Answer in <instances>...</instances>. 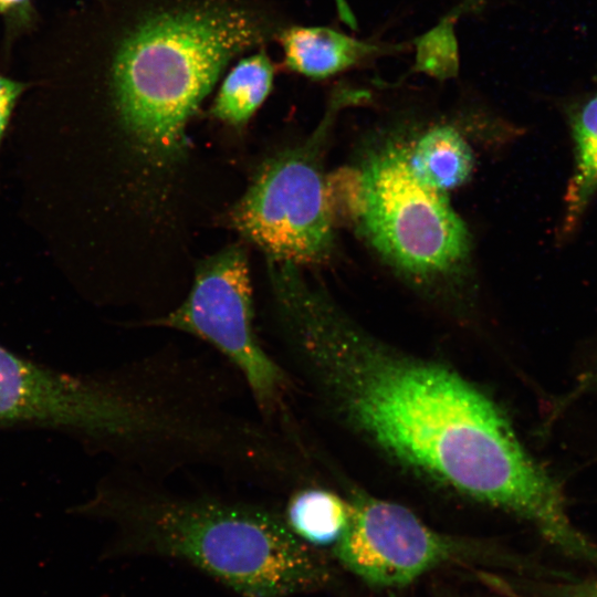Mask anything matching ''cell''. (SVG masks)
Here are the masks:
<instances>
[{"instance_id": "1", "label": "cell", "mask_w": 597, "mask_h": 597, "mask_svg": "<svg viewBox=\"0 0 597 597\" xmlns=\"http://www.w3.org/2000/svg\"><path fill=\"white\" fill-rule=\"evenodd\" d=\"M281 338L322 401L389 457L530 522L569 557L594 556L554 480L502 410L459 374L374 342L326 295L298 303Z\"/></svg>"}, {"instance_id": "2", "label": "cell", "mask_w": 597, "mask_h": 597, "mask_svg": "<svg viewBox=\"0 0 597 597\" xmlns=\"http://www.w3.org/2000/svg\"><path fill=\"white\" fill-rule=\"evenodd\" d=\"M163 482L125 471L81 512L114 525V554L182 561L241 597H290L329 583V566L289 530L281 509Z\"/></svg>"}, {"instance_id": "3", "label": "cell", "mask_w": 597, "mask_h": 597, "mask_svg": "<svg viewBox=\"0 0 597 597\" xmlns=\"http://www.w3.org/2000/svg\"><path fill=\"white\" fill-rule=\"evenodd\" d=\"M245 10L201 3L144 18L121 43L112 67L117 112L142 154L170 164L186 148V124L228 62L264 40Z\"/></svg>"}, {"instance_id": "4", "label": "cell", "mask_w": 597, "mask_h": 597, "mask_svg": "<svg viewBox=\"0 0 597 597\" xmlns=\"http://www.w3.org/2000/svg\"><path fill=\"white\" fill-rule=\"evenodd\" d=\"M366 91H335L312 136L265 161L230 212L231 226L269 259L295 265L327 260L334 247L333 213L322 159L333 118L365 102Z\"/></svg>"}, {"instance_id": "5", "label": "cell", "mask_w": 597, "mask_h": 597, "mask_svg": "<svg viewBox=\"0 0 597 597\" xmlns=\"http://www.w3.org/2000/svg\"><path fill=\"white\" fill-rule=\"evenodd\" d=\"M360 229L373 248L399 272L421 281L458 273L467 263V227L444 192L410 171L406 148L388 145L360 170Z\"/></svg>"}, {"instance_id": "6", "label": "cell", "mask_w": 597, "mask_h": 597, "mask_svg": "<svg viewBox=\"0 0 597 597\" xmlns=\"http://www.w3.org/2000/svg\"><path fill=\"white\" fill-rule=\"evenodd\" d=\"M244 250L230 245L205 260L182 303L144 326L165 327L210 345L239 375L255 411L275 423L294 420L287 406L293 381L266 352L254 328Z\"/></svg>"}, {"instance_id": "7", "label": "cell", "mask_w": 597, "mask_h": 597, "mask_svg": "<svg viewBox=\"0 0 597 597\" xmlns=\"http://www.w3.org/2000/svg\"><path fill=\"white\" fill-rule=\"evenodd\" d=\"M117 421L118 399L109 374H64L0 346V426L66 428L104 447Z\"/></svg>"}, {"instance_id": "8", "label": "cell", "mask_w": 597, "mask_h": 597, "mask_svg": "<svg viewBox=\"0 0 597 597\" xmlns=\"http://www.w3.org/2000/svg\"><path fill=\"white\" fill-rule=\"evenodd\" d=\"M350 503V521L333 545V554L371 586L409 585L461 548L400 504L370 496H357Z\"/></svg>"}, {"instance_id": "9", "label": "cell", "mask_w": 597, "mask_h": 597, "mask_svg": "<svg viewBox=\"0 0 597 597\" xmlns=\"http://www.w3.org/2000/svg\"><path fill=\"white\" fill-rule=\"evenodd\" d=\"M284 64L293 72L323 80L402 45L358 40L328 27H291L279 34Z\"/></svg>"}, {"instance_id": "10", "label": "cell", "mask_w": 597, "mask_h": 597, "mask_svg": "<svg viewBox=\"0 0 597 597\" xmlns=\"http://www.w3.org/2000/svg\"><path fill=\"white\" fill-rule=\"evenodd\" d=\"M411 174L425 186L446 192L470 177L474 157L463 135L451 124L426 129L406 149Z\"/></svg>"}, {"instance_id": "11", "label": "cell", "mask_w": 597, "mask_h": 597, "mask_svg": "<svg viewBox=\"0 0 597 597\" xmlns=\"http://www.w3.org/2000/svg\"><path fill=\"white\" fill-rule=\"evenodd\" d=\"M289 530L312 547L334 545L352 517V503L335 492L314 483L287 493L281 509Z\"/></svg>"}, {"instance_id": "12", "label": "cell", "mask_w": 597, "mask_h": 597, "mask_svg": "<svg viewBox=\"0 0 597 597\" xmlns=\"http://www.w3.org/2000/svg\"><path fill=\"white\" fill-rule=\"evenodd\" d=\"M574 168L565 196L564 229L570 231L597 192V95L570 116Z\"/></svg>"}, {"instance_id": "13", "label": "cell", "mask_w": 597, "mask_h": 597, "mask_svg": "<svg viewBox=\"0 0 597 597\" xmlns=\"http://www.w3.org/2000/svg\"><path fill=\"white\" fill-rule=\"evenodd\" d=\"M274 67L264 52L245 57L224 78L212 115L230 125L245 124L271 92Z\"/></svg>"}, {"instance_id": "14", "label": "cell", "mask_w": 597, "mask_h": 597, "mask_svg": "<svg viewBox=\"0 0 597 597\" xmlns=\"http://www.w3.org/2000/svg\"><path fill=\"white\" fill-rule=\"evenodd\" d=\"M417 45V71L425 72L436 78L447 80L458 73V51L451 32L450 17L437 28L415 41Z\"/></svg>"}, {"instance_id": "15", "label": "cell", "mask_w": 597, "mask_h": 597, "mask_svg": "<svg viewBox=\"0 0 597 597\" xmlns=\"http://www.w3.org/2000/svg\"><path fill=\"white\" fill-rule=\"evenodd\" d=\"M24 85L0 76V140L8 125L13 106Z\"/></svg>"}, {"instance_id": "16", "label": "cell", "mask_w": 597, "mask_h": 597, "mask_svg": "<svg viewBox=\"0 0 597 597\" xmlns=\"http://www.w3.org/2000/svg\"><path fill=\"white\" fill-rule=\"evenodd\" d=\"M552 594L555 597H597V577L567 580L556 585Z\"/></svg>"}, {"instance_id": "17", "label": "cell", "mask_w": 597, "mask_h": 597, "mask_svg": "<svg viewBox=\"0 0 597 597\" xmlns=\"http://www.w3.org/2000/svg\"><path fill=\"white\" fill-rule=\"evenodd\" d=\"M339 18L350 29H357V22L346 0H335Z\"/></svg>"}, {"instance_id": "18", "label": "cell", "mask_w": 597, "mask_h": 597, "mask_svg": "<svg viewBox=\"0 0 597 597\" xmlns=\"http://www.w3.org/2000/svg\"><path fill=\"white\" fill-rule=\"evenodd\" d=\"M25 0H0V11L9 10L11 8H14Z\"/></svg>"}]
</instances>
